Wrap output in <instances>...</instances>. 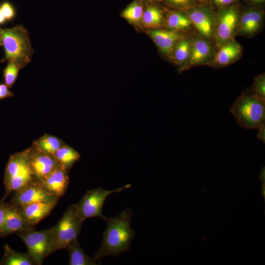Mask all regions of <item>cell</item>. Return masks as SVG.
<instances>
[{"instance_id": "obj_1", "label": "cell", "mask_w": 265, "mask_h": 265, "mask_svg": "<svg viewBox=\"0 0 265 265\" xmlns=\"http://www.w3.org/2000/svg\"><path fill=\"white\" fill-rule=\"evenodd\" d=\"M132 215L131 211L127 209L115 217L106 219L107 227L100 248L93 257L99 264L107 256L116 257L129 250L134 235L130 224Z\"/></svg>"}, {"instance_id": "obj_2", "label": "cell", "mask_w": 265, "mask_h": 265, "mask_svg": "<svg viewBox=\"0 0 265 265\" xmlns=\"http://www.w3.org/2000/svg\"><path fill=\"white\" fill-rule=\"evenodd\" d=\"M0 37L4 50V56L1 62H15L21 69L30 62L34 50L29 33L24 26L0 27Z\"/></svg>"}, {"instance_id": "obj_3", "label": "cell", "mask_w": 265, "mask_h": 265, "mask_svg": "<svg viewBox=\"0 0 265 265\" xmlns=\"http://www.w3.org/2000/svg\"><path fill=\"white\" fill-rule=\"evenodd\" d=\"M230 111L238 124L244 129H257L265 124V100L252 92L240 95L230 108Z\"/></svg>"}, {"instance_id": "obj_4", "label": "cell", "mask_w": 265, "mask_h": 265, "mask_svg": "<svg viewBox=\"0 0 265 265\" xmlns=\"http://www.w3.org/2000/svg\"><path fill=\"white\" fill-rule=\"evenodd\" d=\"M83 221L78 216L75 204L70 205L57 223L51 229V241L49 254L66 249L69 243L77 238Z\"/></svg>"}, {"instance_id": "obj_5", "label": "cell", "mask_w": 265, "mask_h": 265, "mask_svg": "<svg viewBox=\"0 0 265 265\" xmlns=\"http://www.w3.org/2000/svg\"><path fill=\"white\" fill-rule=\"evenodd\" d=\"M34 180L26 150L11 155L5 169L3 184L5 191L1 200Z\"/></svg>"}, {"instance_id": "obj_6", "label": "cell", "mask_w": 265, "mask_h": 265, "mask_svg": "<svg viewBox=\"0 0 265 265\" xmlns=\"http://www.w3.org/2000/svg\"><path fill=\"white\" fill-rule=\"evenodd\" d=\"M131 186V185L128 184L112 190L99 187L87 191L80 201L75 204L78 216L83 221L88 218L93 217H99L106 220V218L102 214V212L108 196L115 192H120Z\"/></svg>"}, {"instance_id": "obj_7", "label": "cell", "mask_w": 265, "mask_h": 265, "mask_svg": "<svg viewBox=\"0 0 265 265\" xmlns=\"http://www.w3.org/2000/svg\"><path fill=\"white\" fill-rule=\"evenodd\" d=\"M16 234L25 243L27 253L33 258L37 265H41L49 255L51 229L35 231L33 228L16 232Z\"/></svg>"}, {"instance_id": "obj_8", "label": "cell", "mask_w": 265, "mask_h": 265, "mask_svg": "<svg viewBox=\"0 0 265 265\" xmlns=\"http://www.w3.org/2000/svg\"><path fill=\"white\" fill-rule=\"evenodd\" d=\"M58 199L47 191L38 181L34 180L13 192L10 202L21 207Z\"/></svg>"}, {"instance_id": "obj_9", "label": "cell", "mask_w": 265, "mask_h": 265, "mask_svg": "<svg viewBox=\"0 0 265 265\" xmlns=\"http://www.w3.org/2000/svg\"><path fill=\"white\" fill-rule=\"evenodd\" d=\"M26 151L35 181L42 180L59 164L53 155L32 146L26 149Z\"/></svg>"}, {"instance_id": "obj_10", "label": "cell", "mask_w": 265, "mask_h": 265, "mask_svg": "<svg viewBox=\"0 0 265 265\" xmlns=\"http://www.w3.org/2000/svg\"><path fill=\"white\" fill-rule=\"evenodd\" d=\"M68 170L59 164L42 180L38 181L49 193L59 198L66 192L69 184Z\"/></svg>"}, {"instance_id": "obj_11", "label": "cell", "mask_w": 265, "mask_h": 265, "mask_svg": "<svg viewBox=\"0 0 265 265\" xmlns=\"http://www.w3.org/2000/svg\"><path fill=\"white\" fill-rule=\"evenodd\" d=\"M238 21V12L233 7L222 11L219 16L216 40L219 46L229 42L233 35Z\"/></svg>"}, {"instance_id": "obj_12", "label": "cell", "mask_w": 265, "mask_h": 265, "mask_svg": "<svg viewBox=\"0 0 265 265\" xmlns=\"http://www.w3.org/2000/svg\"><path fill=\"white\" fill-rule=\"evenodd\" d=\"M4 204L5 217L0 238L33 228L25 219L18 206L11 202H4Z\"/></svg>"}, {"instance_id": "obj_13", "label": "cell", "mask_w": 265, "mask_h": 265, "mask_svg": "<svg viewBox=\"0 0 265 265\" xmlns=\"http://www.w3.org/2000/svg\"><path fill=\"white\" fill-rule=\"evenodd\" d=\"M58 200L39 202L19 207L26 221L33 226L51 213Z\"/></svg>"}, {"instance_id": "obj_14", "label": "cell", "mask_w": 265, "mask_h": 265, "mask_svg": "<svg viewBox=\"0 0 265 265\" xmlns=\"http://www.w3.org/2000/svg\"><path fill=\"white\" fill-rule=\"evenodd\" d=\"M189 19L200 34L209 38L213 29V18L209 11L205 8H194L188 12Z\"/></svg>"}, {"instance_id": "obj_15", "label": "cell", "mask_w": 265, "mask_h": 265, "mask_svg": "<svg viewBox=\"0 0 265 265\" xmlns=\"http://www.w3.org/2000/svg\"><path fill=\"white\" fill-rule=\"evenodd\" d=\"M149 34L161 52L166 55H170L180 36L176 31L154 29Z\"/></svg>"}, {"instance_id": "obj_16", "label": "cell", "mask_w": 265, "mask_h": 265, "mask_svg": "<svg viewBox=\"0 0 265 265\" xmlns=\"http://www.w3.org/2000/svg\"><path fill=\"white\" fill-rule=\"evenodd\" d=\"M0 265H37L34 260L27 252H18L8 244L5 245Z\"/></svg>"}, {"instance_id": "obj_17", "label": "cell", "mask_w": 265, "mask_h": 265, "mask_svg": "<svg viewBox=\"0 0 265 265\" xmlns=\"http://www.w3.org/2000/svg\"><path fill=\"white\" fill-rule=\"evenodd\" d=\"M240 45L235 41L223 45L215 56L214 63L219 65H226L235 60L241 53Z\"/></svg>"}, {"instance_id": "obj_18", "label": "cell", "mask_w": 265, "mask_h": 265, "mask_svg": "<svg viewBox=\"0 0 265 265\" xmlns=\"http://www.w3.org/2000/svg\"><path fill=\"white\" fill-rule=\"evenodd\" d=\"M211 53V48L209 43L202 39L195 40L191 45L189 56L190 65H195L203 63L208 58Z\"/></svg>"}, {"instance_id": "obj_19", "label": "cell", "mask_w": 265, "mask_h": 265, "mask_svg": "<svg viewBox=\"0 0 265 265\" xmlns=\"http://www.w3.org/2000/svg\"><path fill=\"white\" fill-rule=\"evenodd\" d=\"M69 252L70 265H96L97 262L89 257L80 246L77 238L73 240L67 246Z\"/></svg>"}, {"instance_id": "obj_20", "label": "cell", "mask_w": 265, "mask_h": 265, "mask_svg": "<svg viewBox=\"0 0 265 265\" xmlns=\"http://www.w3.org/2000/svg\"><path fill=\"white\" fill-rule=\"evenodd\" d=\"M262 18V13L258 10L250 9L246 11L240 21V30L246 34L255 33L260 26Z\"/></svg>"}, {"instance_id": "obj_21", "label": "cell", "mask_w": 265, "mask_h": 265, "mask_svg": "<svg viewBox=\"0 0 265 265\" xmlns=\"http://www.w3.org/2000/svg\"><path fill=\"white\" fill-rule=\"evenodd\" d=\"M53 156L58 163L68 171L80 158L77 151L65 144L56 151Z\"/></svg>"}, {"instance_id": "obj_22", "label": "cell", "mask_w": 265, "mask_h": 265, "mask_svg": "<svg viewBox=\"0 0 265 265\" xmlns=\"http://www.w3.org/2000/svg\"><path fill=\"white\" fill-rule=\"evenodd\" d=\"M64 144L61 139L55 136L44 134L34 141L32 146L53 156L56 151Z\"/></svg>"}, {"instance_id": "obj_23", "label": "cell", "mask_w": 265, "mask_h": 265, "mask_svg": "<svg viewBox=\"0 0 265 265\" xmlns=\"http://www.w3.org/2000/svg\"><path fill=\"white\" fill-rule=\"evenodd\" d=\"M188 17L177 11L169 12L166 18V24L171 30H183L188 28L191 25Z\"/></svg>"}, {"instance_id": "obj_24", "label": "cell", "mask_w": 265, "mask_h": 265, "mask_svg": "<svg viewBox=\"0 0 265 265\" xmlns=\"http://www.w3.org/2000/svg\"><path fill=\"white\" fill-rule=\"evenodd\" d=\"M143 25L148 27L159 26L163 21L162 13L155 6H149L143 12L142 19Z\"/></svg>"}, {"instance_id": "obj_25", "label": "cell", "mask_w": 265, "mask_h": 265, "mask_svg": "<svg viewBox=\"0 0 265 265\" xmlns=\"http://www.w3.org/2000/svg\"><path fill=\"white\" fill-rule=\"evenodd\" d=\"M191 44L187 39L181 40L176 47L174 57L177 62L181 64L186 61L190 55Z\"/></svg>"}, {"instance_id": "obj_26", "label": "cell", "mask_w": 265, "mask_h": 265, "mask_svg": "<svg viewBox=\"0 0 265 265\" xmlns=\"http://www.w3.org/2000/svg\"><path fill=\"white\" fill-rule=\"evenodd\" d=\"M143 13L142 5L135 1L128 6L122 12V15L130 22L137 23L141 20Z\"/></svg>"}, {"instance_id": "obj_27", "label": "cell", "mask_w": 265, "mask_h": 265, "mask_svg": "<svg viewBox=\"0 0 265 265\" xmlns=\"http://www.w3.org/2000/svg\"><path fill=\"white\" fill-rule=\"evenodd\" d=\"M3 71L4 83L11 88L15 83L18 76L20 67L15 62L8 61Z\"/></svg>"}, {"instance_id": "obj_28", "label": "cell", "mask_w": 265, "mask_h": 265, "mask_svg": "<svg viewBox=\"0 0 265 265\" xmlns=\"http://www.w3.org/2000/svg\"><path fill=\"white\" fill-rule=\"evenodd\" d=\"M254 94L260 98L265 100V77L264 75L256 78L253 86Z\"/></svg>"}, {"instance_id": "obj_29", "label": "cell", "mask_w": 265, "mask_h": 265, "mask_svg": "<svg viewBox=\"0 0 265 265\" xmlns=\"http://www.w3.org/2000/svg\"><path fill=\"white\" fill-rule=\"evenodd\" d=\"M0 9L6 21L13 19L15 15V10L13 5L8 1H4L0 5Z\"/></svg>"}, {"instance_id": "obj_30", "label": "cell", "mask_w": 265, "mask_h": 265, "mask_svg": "<svg viewBox=\"0 0 265 265\" xmlns=\"http://www.w3.org/2000/svg\"><path fill=\"white\" fill-rule=\"evenodd\" d=\"M13 93L9 90L8 86L4 83H0V100L13 97Z\"/></svg>"}, {"instance_id": "obj_31", "label": "cell", "mask_w": 265, "mask_h": 265, "mask_svg": "<svg viewBox=\"0 0 265 265\" xmlns=\"http://www.w3.org/2000/svg\"><path fill=\"white\" fill-rule=\"evenodd\" d=\"M5 217V209L4 201H0V238Z\"/></svg>"}, {"instance_id": "obj_32", "label": "cell", "mask_w": 265, "mask_h": 265, "mask_svg": "<svg viewBox=\"0 0 265 265\" xmlns=\"http://www.w3.org/2000/svg\"><path fill=\"white\" fill-rule=\"evenodd\" d=\"M172 5L177 7H185L188 5L192 0H168Z\"/></svg>"}, {"instance_id": "obj_33", "label": "cell", "mask_w": 265, "mask_h": 265, "mask_svg": "<svg viewBox=\"0 0 265 265\" xmlns=\"http://www.w3.org/2000/svg\"><path fill=\"white\" fill-rule=\"evenodd\" d=\"M258 133L257 137L262 142H265V124L260 126L258 129Z\"/></svg>"}, {"instance_id": "obj_34", "label": "cell", "mask_w": 265, "mask_h": 265, "mask_svg": "<svg viewBox=\"0 0 265 265\" xmlns=\"http://www.w3.org/2000/svg\"><path fill=\"white\" fill-rule=\"evenodd\" d=\"M235 0H213L214 2L219 5H228L233 2Z\"/></svg>"}, {"instance_id": "obj_35", "label": "cell", "mask_w": 265, "mask_h": 265, "mask_svg": "<svg viewBox=\"0 0 265 265\" xmlns=\"http://www.w3.org/2000/svg\"><path fill=\"white\" fill-rule=\"evenodd\" d=\"M6 21L4 16L0 9V25L3 24Z\"/></svg>"}, {"instance_id": "obj_36", "label": "cell", "mask_w": 265, "mask_h": 265, "mask_svg": "<svg viewBox=\"0 0 265 265\" xmlns=\"http://www.w3.org/2000/svg\"><path fill=\"white\" fill-rule=\"evenodd\" d=\"M260 178L262 181H265V169L264 168L262 169V171L260 174Z\"/></svg>"}, {"instance_id": "obj_37", "label": "cell", "mask_w": 265, "mask_h": 265, "mask_svg": "<svg viewBox=\"0 0 265 265\" xmlns=\"http://www.w3.org/2000/svg\"><path fill=\"white\" fill-rule=\"evenodd\" d=\"M262 190L263 195H264V197L265 198V183H264V185L262 186Z\"/></svg>"}, {"instance_id": "obj_38", "label": "cell", "mask_w": 265, "mask_h": 265, "mask_svg": "<svg viewBox=\"0 0 265 265\" xmlns=\"http://www.w3.org/2000/svg\"><path fill=\"white\" fill-rule=\"evenodd\" d=\"M250 0L254 2H261L263 1L264 0Z\"/></svg>"}, {"instance_id": "obj_39", "label": "cell", "mask_w": 265, "mask_h": 265, "mask_svg": "<svg viewBox=\"0 0 265 265\" xmlns=\"http://www.w3.org/2000/svg\"><path fill=\"white\" fill-rule=\"evenodd\" d=\"M2 46V42H1V38L0 37V46Z\"/></svg>"}]
</instances>
